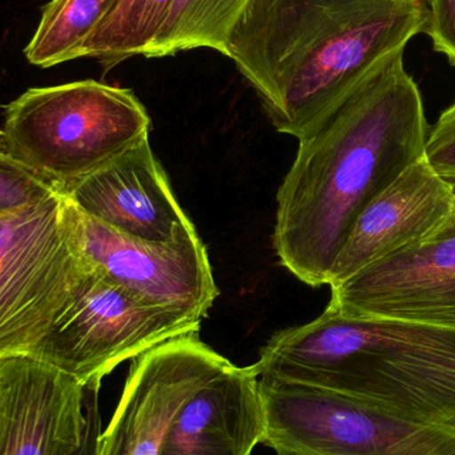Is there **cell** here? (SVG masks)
<instances>
[{"label":"cell","mask_w":455,"mask_h":455,"mask_svg":"<svg viewBox=\"0 0 455 455\" xmlns=\"http://www.w3.org/2000/svg\"><path fill=\"white\" fill-rule=\"evenodd\" d=\"M329 286L341 315L455 329V211L427 240Z\"/></svg>","instance_id":"30bf717a"},{"label":"cell","mask_w":455,"mask_h":455,"mask_svg":"<svg viewBox=\"0 0 455 455\" xmlns=\"http://www.w3.org/2000/svg\"><path fill=\"white\" fill-rule=\"evenodd\" d=\"M152 122L128 88L96 80L29 88L5 108V149L60 195L148 139Z\"/></svg>","instance_id":"3957f363"},{"label":"cell","mask_w":455,"mask_h":455,"mask_svg":"<svg viewBox=\"0 0 455 455\" xmlns=\"http://www.w3.org/2000/svg\"><path fill=\"white\" fill-rule=\"evenodd\" d=\"M66 197L87 215L144 243H170L194 226L149 139L88 176Z\"/></svg>","instance_id":"4fadbf2b"},{"label":"cell","mask_w":455,"mask_h":455,"mask_svg":"<svg viewBox=\"0 0 455 455\" xmlns=\"http://www.w3.org/2000/svg\"><path fill=\"white\" fill-rule=\"evenodd\" d=\"M77 254V253H76ZM68 307L31 355L87 387H100L120 363L200 331L202 320L149 304L82 259Z\"/></svg>","instance_id":"277c9868"},{"label":"cell","mask_w":455,"mask_h":455,"mask_svg":"<svg viewBox=\"0 0 455 455\" xmlns=\"http://www.w3.org/2000/svg\"><path fill=\"white\" fill-rule=\"evenodd\" d=\"M55 192L7 152L0 151V215L35 204Z\"/></svg>","instance_id":"ac0fdd59"},{"label":"cell","mask_w":455,"mask_h":455,"mask_svg":"<svg viewBox=\"0 0 455 455\" xmlns=\"http://www.w3.org/2000/svg\"><path fill=\"white\" fill-rule=\"evenodd\" d=\"M262 445L277 455H455V429L305 385L259 379Z\"/></svg>","instance_id":"5b68a950"},{"label":"cell","mask_w":455,"mask_h":455,"mask_svg":"<svg viewBox=\"0 0 455 455\" xmlns=\"http://www.w3.org/2000/svg\"><path fill=\"white\" fill-rule=\"evenodd\" d=\"M454 211L451 183L425 157L414 163L358 216L331 267L329 285L427 240Z\"/></svg>","instance_id":"7c38bea8"},{"label":"cell","mask_w":455,"mask_h":455,"mask_svg":"<svg viewBox=\"0 0 455 455\" xmlns=\"http://www.w3.org/2000/svg\"><path fill=\"white\" fill-rule=\"evenodd\" d=\"M85 425V387L31 355L0 357V455H72Z\"/></svg>","instance_id":"8fae6325"},{"label":"cell","mask_w":455,"mask_h":455,"mask_svg":"<svg viewBox=\"0 0 455 455\" xmlns=\"http://www.w3.org/2000/svg\"><path fill=\"white\" fill-rule=\"evenodd\" d=\"M116 0H51L24 48L32 66L50 68L75 60V53L108 15Z\"/></svg>","instance_id":"e0dca14e"},{"label":"cell","mask_w":455,"mask_h":455,"mask_svg":"<svg viewBox=\"0 0 455 455\" xmlns=\"http://www.w3.org/2000/svg\"><path fill=\"white\" fill-rule=\"evenodd\" d=\"M429 130L405 50L398 51L299 139L277 194L273 246L283 267L313 288L329 285L358 216L424 159Z\"/></svg>","instance_id":"6da1fadb"},{"label":"cell","mask_w":455,"mask_h":455,"mask_svg":"<svg viewBox=\"0 0 455 455\" xmlns=\"http://www.w3.org/2000/svg\"><path fill=\"white\" fill-rule=\"evenodd\" d=\"M427 34L435 52L448 58L455 67V0H430Z\"/></svg>","instance_id":"ffe728a7"},{"label":"cell","mask_w":455,"mask_h":455,"mask_svg":"<svg viewBox=\"0 0 455 455\" xmlns=\"http://www.w3.org/2000/svg\"><path fill=\"white\" fill-rule=\"evenodd\" d=\"M259 379L305 385L455 429V329L341 315L326 307L270 337Z\"/></svg>","instance_id":"7a4b0ae2"},{"label":"cell","mask_w":455,"mask_h":455,"mask_svg":"<svg viewBox=\"0 0 455 455\" xmlns=\"http://www.w3.org/2000/svg\"><path fill=\"white\" fill-rule=\"evenodd\" d=\"M61 223L80 259L149 304L207 317L219 297L207 248L196 227L170 243H144L61 200Z\"/></svg>","instance_id":"ba28073f"},{"label":"cell","mask_w":455,"mask_h":455,"mask_svg":"<svg viewBox=\"0 0 455 455\" xmlns=\"http://www.w3.org/2000/svg\"><path fill=\"white\" fill-rule=\"evenodd\" d=\"M451 192H453L454 204H455V181H454V183H451Z\"/></svg>","instance_id":"603a6c76"},{"label":"cell","mask_w":455,"mask_h":455,"mask_svg":"<svg viewBox=\"0 0 455 455\" xmlns=\"http://www.w3.org/2000/svg\"><path fill=\"white\" fill-rule=\"evenodd\" d=\"M99 390L100 387L85 389V425L82 443L72 455H99L100 443L101 414L99 408Z\"/></svg>","instance_id":"44dd1931"},{"label":"cell","mask_w":455,"mask_h":455,"mask_svg":"<svg viewBox=\"0 0 455 455\" xmlns=\"http://www.w3.org/2000/svg\"><path fill=\"white\" fill-rule=\"evenodd\" d=\"M232 365L199 331L156 345L133 360L99 455H160L180 409Z\"/></svg>","instance_id":"9c48e42d"},{"label":"cell","mask_w":455,"mask_h":455,"mask_svg":"<svg viewBox=\"0 0 455 455\" xmlns=\"http://www.w3.org/2000/svg\"><path fill=\"white\" fill-rule=\"evenodd\" d=\"M0 151L7 152V149H5L4 147H0Z\"/></svg>","instance_id":"cb8c5ba5"},{"label":"cell","mask_w":455,"mask_h":455,"mask_svg":"<svg viewBox=\"0 0 455 455\" xmlns=\"http://www.w3.org/2000/svg\"><path fill=\"white\" fill-rule=\"evenodd\" d=\"M175 0H116L108 15L75 53L100 63L104 74L135 56H146Z\"/></svg>","instance_id":"9a60e30c"},{"label":"cell","mask_w":455,"mask_h":455,"mask_svg":"<svg viewBox=\"0 0 455 455\" xmlns=\"http://www.w3.org/2000/svg\"><path fill=\"white\" fill-rule=\"evenodd\" d=\"M427 3H429V2H430V0H427Z\"/></svg>","instance_id":"d4e9b609"},{"label":"cell","mask_w":455,"mask_h":455,"mask_svg":"<svg viewBox=\"0 0 455 455\" xmlns=\"http://www.w3.org/2000/svg\"><path fill=\"white\" fill-rule=\"evenodd\" d=\"M63 195L0 215V357L32 355L83 272L61 223Z\"/></svg>","instance_id":"8992f818"},{"label":"cell","mask_w":455,"mask_h":455,"mask_svg":"<svg viewBox=\"0 0 455 455\" xmlns=\"http://www.w3.org/2000/svg\"><path fill=\"white\" fill-rule=\"evenodd\" d=\"M267 427L253 365H230L179 411L160 455H251Z\"/></svg>","instance_id":"5bb4252c"},{"label":"cell","mask_w":455,"mask_h":455,"mask_svg":"<svg viewBox=\"0 0 455 455\" xmlns=\"http://www.w3.org/2000/svg\"><path fill=\"white\" fill-rule=\"evenodd\" d=\"M427 164L449 183L455 181V101L441 114L427 133L425 146Z\"/></svg>","instance_id":"d6986e66"},{"label":"cell","mask_w":455,"mask_h":455,"mask_svg":"<svg viewBox=\"0 0 455 455\" xmlns=\"http://www.w3.org/2000/svg\"><path fill=\"white\" fill-rule=\"evenodd\" d=\"M368 0H251L228 40L227 58L265 114L281 91L336 63Z\"/></svg>","instance_id":"52a82bcc"},{"label":"cell","mask_w":455,"mask_h":455,"mask_svg":"<svg viewBox=\"0 0 455 455\" xmlns=\"http://www.w3.org/2000/svg\"><path fill=\"white\" fill-rule=\"evenodd\" d=\"M0 147H4L5 148L4 136H3L2 128H0Z\"/></svg>","instance_id":"7402d4cb"},{"label":"cell","mask_w":455,"mask_h":455,"mask_svg":"<svg viewBox=\"0 0 455 455\" xmlns=\"http://www.w3.org/2000/svg\"><path fill=\"white\" fill-rule=\"evenodd\" d=\"M251 0H175L144 58L211 48L227 56L228 40Z\"/></svg>","instance_id":"2e32d148"}]
</instances>
